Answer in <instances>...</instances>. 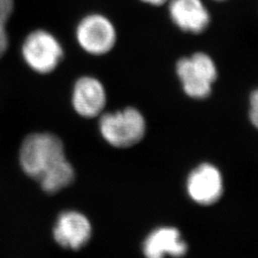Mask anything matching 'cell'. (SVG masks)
Masks as SVG:
<instances>
[{"mask_svg":"<svg viewBox=\"0 0 258 258\" xmlns=\"http://www.w3.org/2000/svg\"><path fill=\"white\" fill-rule=\"evenodd\" d=\"M175 72L184 94L194 100H205L212 93L218 79V68L212 56L196 52L176 62Z\"/></svg>","mask_w":258,"mask_h":258,"instance_id":"obj_2","label":"cell"},{"mask_svg":"<svg viewBox=\"0 0 258 258\" xmlns=\"http://www.w3.org/2000/svg\"><path fill=\"white\" fill-rule=\"evenodd\" d=\"M9 44V34L6 25H0V58L8 51Z\"/></svg>","mask_w":258,"mask_h":258,"instance_id":"obj_13","label":"cell"},{"mask_svg":"<svg viewBox=\"0 0 258 258\" xmlns=\"http://www.w3.org/2000/svg\"><path fill=\"white\" fill-rule=\"evenodd\" d=\"M249 117L251 124L258 129V87L249 95Z\"/></svg>","mask_w":258,"mask_h":258,"instance_id":"obj_11","label":"cell"},{"mask_svg":"<svg viewBox=\"0 0 258 258\" xmlns=\"http://www.w3.org/2000/svg\"><path fill=\"white\" fill-rule=\"evenodd\" d=\"M92 226L89 219L81 212H61L55 222L53 236L63 249L78 250L83 248L91 238Z\"/></svg>","mask_w":258,"mask_h":258,"instance_id":"obj_7","label":"cell"},{"mask_svg":"<svg viewBox=\"0 0 258 258\" xmlns=\"http://www.w3.org/2000/svg\"><path fill=\"white\" fill-rule=\"evenodd\" d=\"M167 5L169 19L184 33L199 35L211 24L210 11L202 0H169Z\"/></svg>","mask_w":258,"mask_h":258,"instance_id":"obj_9","label":"cell"},{"mask_svg":"<svg viewBox=\"0 0 258 258\" xmlns=\"http://www.w3.org/2000/svg\"><path fill=\"white\" fill-rule=\"evenodd\" d=\"M19 162L22 170L47 194H56L74 181V168L66 159L63 143L53 133L26 136L19 150Z\"/></svg>","mask_w":258,"mask_h":258,"instance_id":"obj_1","label":"cell"},{"mask_svg":"<svg viewBox=\"0 0 258 258\" xmlns=\"http://www.w3.org/2000/svg\"><path fill=\"white\" fill-rule=\"evenodd\" d=\"M214 1H219V2H222V1H225V0H214Z\"/></svg>","mask_w":258,"mask_h":258,"instance_id":"obj_15","label":"cell"},{"mask_svg":"<svg viewBox=\"0 0 258 258\" xmlns=\"http://www.w3.org/2000/svg\"><path fill=\"white\" fill-rule=\"evenodd\" d=\"M14 9V0H0V25H7Z\"/></svg>","mask_w":258,"mask_h":258,"instance_id":"obj_12","label":"cell"},{"mask_svg":"<svg viewBox=\"0 0 258 258\" xmlns=\"http://www.w3.org/2000/svg\"><path fill=\"white\" fill-rule=\"evenodd\" d=\"M107 102L103 83L93 76H83L74 83L71 102L75 112L85 119L100 117Z\"/></svg>","mask_w":258,"mask_h":258,"instance_id":"obj_6","label":"cell"},{"mask_svg":"<svg viewBox=\"0 0 258 258\" xmlns=\"http://www.w3.org/2000/svg\"><path fill=\"white\" fill-rule=\"evenodd\" d=\"M140 1L143 2V3H145V4L150 5V6L159 7V6H162V5L166 4L169 0H140Z\"/></svg>","mask_w":258,"mask_h":258,"instance_id":"obj_14","label":"cell"},{"mask_svg":"<svg viewBox=\"0 0 258 258\" xmlns=\"http://www.w3.org/2000/svg\"><path fill=\"white\" fill-rule=\"evenodd\" d=\"M102 138L114 148H130L141 142L147 131V121L135 107L102 113L99 120Z\"/></svg>","mask_w":258,"mask_h":258,"instance_id":"obj_3","label":"cell"},{"mask_svg":"<svg viewBox=\"0 0 258 258\" xmlns=\"http://www.w3.org/2000/svg\"><path fill=\"white\" fill-rule=\"evenodd\" d=\"M75 37L85 53L95 56L108 54L116 45L118 38L113 22L98 13L86 15L79 21Z\"/></svg>","mask_w":258,"mask_h":258,"instance_id":"obj_5","label":"cell"},{"mask_svg":"<svg viewBox=\"0 0 258 258\" xmlns=\"http://www.w3.org/2000/svg\"><path fill=\"white\" fill-rule=\"evenodd\" d=\"M21 56L35 73H53L64 57V50L58 38L44 29L29 33L21 44Z\"/></svg>","mask_w":258,"mask_h":258,"instance_id":"obj_4","label":"cell"},{"mask_svg":"<svg viewBox=\"0 0 258 258\" xmlns=\"http://www.w3.org/2000/svg\"><path fill=\"white\" fill-rule=\"evenodd\" d=\"M187 251V245L182 239L181 232L176 228L162 227L151 231L143 244L146 258L183 257Z\"/></svg>","mask_w":258,"mask_h":258,"instance_id":"obj_10","label":"cell"},{"mask_svg":"<svg viewBox=\"0 0 258 258\" xmlns=\"http://www.w3.org/2000/svg\"><path fill=\"white\" fill-rule=\"evenodd\" d=\"M221 172L212 164H201L187 177L186 190L194 202L203 206L216 203L223 194Z\"/></svg>","mask_w":258,"mask_h":258,"instance_id":"obj_8","label":"cell"}]
</instances>
